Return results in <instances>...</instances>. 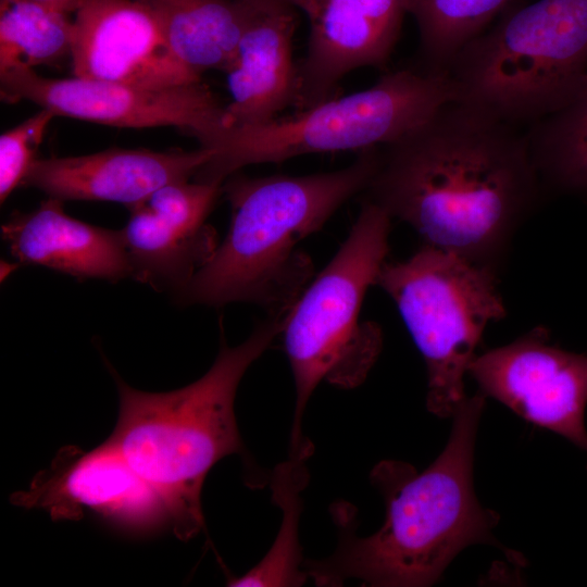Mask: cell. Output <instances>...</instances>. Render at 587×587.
<instances>
[{
  "instance_id": "obj_12",
  "label": "cell",
  "mask_w": 587,
  "mask_h": 587,
  "mask_svg": "<svg viewBox=\"0 0 587 587\" xmlns=\"http://www.w3.org/2000/svg\"><path fill=\"white\" fill-rule=\"evenodd\" d=\"M74 13V76L142 88L201 82L173 54L142 1L82 0Z\"/></svg>"
},
{
  "instance_id": "obj_23",
  "label": "cell",
  "mask_w": 587,
  "mask_h": 587,
  "mask_svg": "<svg viewBox=\"0 0 587 587\" xmlns=\"http://www.w3.org/2000/svg\"><path fill=\"white\" fill-rule=\"evenodd\" d=\"M57 115L41 108L0 136V200L3 203L20 185L36 160V152L50 122Z\"/></svg>"
},
{
  "instance_id": "obj_2",
  "label": "cell",
  "mask_w": 587,
  "mask_h": 587,
  "mask_svg": "<svg viewBox=\"0 0 587 587\" xmlns=\"http://www.w3.org/2000/svg\"><path fill=\"white\" fill-rule=\"evenodd\" d=\"M486 396L479 391L454 413L449 440L424 471L385 460L371 472L386 504L383 526L367 537L355 534V511L338 502L332 516L338 529L333 554L303 561L316 586L358 579L372 587L435 584L464 548L498 545L492 529L499 515L484 508L473 487L474 447Z\"/></svg>"
},
{
  "instance_id": "obj_16",
  "label": "cell",
  "mask_w": 587,
  "mask_h": 587,
  "mask_svg": "<svg viewBox=\"0 0 587 587\" xmlns=\"http://www.w3.org/2000/svg\"><path fill=\"white\" fill-rule=\"evenodd\" d=\"M253 11L225 70L230 101L222 127L268 123L295 105L298 64L292 57L296 8L274 1L252 2Z\"/></svg>"
},
{
  "instance_id": "obj_6",
  "label": "cell",
  "mask_w": 587,
  "mask_h": 587,
  "mask_svg": "<svg viewBox=\"0 0 587 587\" xmlns=\"http://www.w3.org/2000/svg\"><path fill=\"white\" fill-rule=\"evenodd\" d=\"M447 72L455 100L526 129L567 104L587 76V0L510 9Z\"/></svg>"
},
{
  "instance_id": "obj_9",
  "label": "cell",
  "mask_w": 587,
  "mask_h": 587,
  "mask_svg": "<svg viewBox=\"0 0 587 587\" xmlns=\"http://www.w3.org/2000/svg\"><path fill=\"white\" fill-rule=\"evenodd\" d=\"M3 101H29L55 115L117 127L175 126L198 140L223 126L225 105L201 82L142 88L90 79L43 77L32 68L0 74Z\"/></svg>"
},
{
  "instance_id": "obj_14",
  "label": "cell",
  "mask_w": 587,
  "mask_h": 587,
  "mask_svg": "<svg viewBox=\"0 0 587 587\" xmlns=\"http://www.w3.org/2000/svg\"><path fill=\"white\" fill-rule=\"evenodd\" d=\"M211 154L202 147L167 152L109 149L77 157L36 159L23 184L62 201H113L130 208L166 184L195 177Z\"/></svg>"
},
{
  "instance_id": "obj_11",
  "label": "cell",
  "mask_w": 587,
  "mask_h": 587,
  "mask_svg": "<svg viewBox=\"0 0 587 587\" xmlns=\"http://www.w3.org/2000/svg\"><path fill=\"white\" fill-rule=\"evenodd\" d=\"M469 373L485 396L587 451V353L549 345L539 327L476 355Z\"/></svg>"
},
{
  "instance_id": "obj_17",
  "label": "cell",
  "mask_w": 587,
  "mask_h": 587,
  "mask_svg": "<svg viewBox=\"0 0 587 587\" xmlns=\"http://www.w3.org/2000/svg\"><path fill=\"white\" fill-rule=\"evenodd\" d=\"M49 197L29 213H15L1 226L3 240L23 263L42 265L73 277L116 282L132 277L122 230L95 226L65 213Z\"/></svg>"
},
{
  "instance_id": "obj_1",
  "label": "cell",
  "mask_w": 587,
  "mask_h": 587,
  "mask_svg": "<svg viewBox=\"0 0 587 587\" xmlns=\"http://www.w3.org/2000/svg\"><path fill=\"white\" fill-rule=\"evenodd\" d=\"M540 184L525 128L452 100L378 148L363 195L426 246L485 263Z\"/></svg>"
},
{
  "instance_id": "obj_7",
  "label": "cell",
  "mask_w": 587,
  "mask_h": 587,
  "mask_svg": "<svg viewBox=\"0 0 587 587\" xmlns=\"http://www.w3.org/2000/svg\"><path fill=\"white\" fill-rule=\"evenodd\" d=\"M455 99L448 72L417 64L403 67L385 74L367 89L334 97L292 117H277L259 126L221 127L199 140L212 154L195 180L222 185L252 164L382 147Z\"/></svg>"
},
{
  "instance_id": "obj_21",
  "label": "cell",
  "mask_w": 587,
  "mask_h": 587,
  "mask_svg": "<svg viewBox=\"0 0 587 587\" xmlns=\"http://www.w3.org/2000/svg\"><path fill=\"white\" fill-rule=\"evenodd\" d=\"M307 460L289 457L274 469L271 489L283 513L279 532L265 557L242 576L229 578L227 586H300L308 579L298 540L301 492L309 482Z\"/></svg>"
},
{
  "instance_id": "obj_5",
  "label": "cell",
  "mask_w": 587,
  "mask_h": 587,
  "mask_svg": "<svg viewBox=\"0 0 587 587\" xmlns=\"http://www.w3.org/2000/svg\"><path fill=\"white\" fill-rule=\"evenodd\" d=\"M390 220L384 209L363 199L345 242L283 317L279 335L296 388L289 455L313 452L302 433V419L317 385L325 380L355 388L380 353V328L361 322L360 314L365 294L376 285L386 262Z\"/></svg>"
},
{
  "instance_id": "obj_3",
  "label": "cell",
  "mask_w": 587,
  "mask_h": 587,
  "mask_svg": "<svg viewBox=\"0 0 587 587\" xmlns=\"http://www.w3.org/2000/svg\"><path fill=\"white\" fill-rule=\"evenodd\" d=\"M378 148L359 152L348 166L304 176L250 177L238 172L222 184L232 209L224 240L177 299L222 307L255 303L284 317L313 274L299 243L320 230L351 197L364 191Z\"/></svg>"
},
{
  "instance_id": "obj_10",
  "label": "cell",
  "mask_w": 587,
  "mask_h": 587,
  "mask_svg": "<svg viewBox=\"0 0 587 587\" xmlns=\"http://www.w3.org/2000/svg\"><path fill=\"white\" fill-rule=\"evenodd\" d=\"M11 502L45 510L53 521H79L90 512L133 535L170 527L159 495L109 438L89 451L61 448L50 466L37 473L27 490L13 494Z\"/></svg>"
},
{
  "instance_id": "obj_22",
  "label": "cell",
  "mask_w": 587,
  "mask_h": 587,
  "mask_svg": "<svg viewBox=\"0 0 587 587\" xmlns=\"http://www.w3.org/2000/svg\"><path fill=\"white\" fill-rule=\"evenodd\" d=\"M510 0H409L420 36L421 67L447 72L458 53L484 33Z\"/></svg>"
},
{
  "instance_id": "obj_25",
  "label": "cell",
  "mask_w": 587,
  "mask_h": 587,
  "mask_svg": "<svg viewBox=\"0 0 587 587\" xmlns=\"http://www.w3.org/2000/svg\"><path fill=\"white\" fill-rule=\"evenodd\" d=\"M245 1H248V2H260V1H274V2H282V3H286V4H289L296 9H298L301 0H245Z\"/></svg>"
},
{
  "instance_id": "obj_18",
  "label": "cell",
  "mask_w": 587,
  "mask_h": 587,
  "mask_svg": "<svg viewBox=\"0 0 587 587\" xmlns=\"http://www.w3.org/2000/svg\"><path fill=\"white\" fill-rule=\"evenodd\" d=\"M155 16L176 59L201 77L225 72L253 11L245 0H140Z\"/></svg>"
},
{
  "instance_id": "obj_8",
  "label": "cell",
  "mask_w": 587,
  "mask_h": 587,
  "mask_svg": "<svg viewBox=\"0 0 587 587\" xmlns=\"http://www.w3.org/2000/svg\"><path fill=\"white\" fill-rule=\"evenodd\" d=\"M394 300L427 370L426 408L453 416L467 399L464 376L489 322L505 315L486 263L424 246L383 265L377 278Z\"/></svg>"
},
{
  "instance_id": "obj_13",
  "label": "cell",
  "mask_w": 587,
  "mask_h": 587,
  "mask_svg": "<svg viewBox=\"0 0 587 587\" xmlns=\"http://www.w3.org/2000/svg\"><path fill=\"white\" fill-rule=\"evenodd\" d=\"M309 22L298 64L300 112L335 97L339 82L365 66L384 67L399 39L409 0H301Z\"/></svg>"
},
{
  "instance_id": "obj_24",
  "label": "cell",
  "mask_w": 587,
  "mask_h": 587,
  "mask_svg": "<svg viewBox=\"0 0 587 587\" xmlns=\"http://www.w3.org/2000/svg\"><path fill=\"white\" fill-rule=\"evenodd\" d=\"M58 9L65 13L75 12L82 0H32Z\"/></svg>"
},
{
  "instance_id": "obj_19",
  "label": "cell",
  "mask_w": 587,
  "mask_h": 587,
  "mask_svg": "<svg viewBox=\"0 0 587 587\" xmlns=\"http://www.w3.org/2000/svg\"><path fill=\"white\" fill-rule=\"evenodd\" d=\"M525 132L541 184L587 195V76L567 104Z\"/></svg>"
},
{
  "instance_id": "obj_4",
  "label": "cell",
  "mask_w": 587,
  "mask_h": 587,
  "mask_svg": "<svg viewBox=\"0 0 587 587\" xmlns=\"http://www.w3.org/2000/svg\"><path fill=\"white\" fill-rule=\"evenodd\" d=\"M282 322L270 316L235 347L223 340L210 370L172 391L135 389L105 361L120 399L109 439L159 495L170 528L182 540L203 529L201 490L210 470L234 453L252 464L238 430L235 397L246 371L279 336Z\"/></svg>"
},
{
  "instance_id": "obj_20",
  "label": "cell",
  "mask_w": 587,
  "mask_h": 587,
  "mask_svg": "<svg viewBox=\"0 0 587 587\" xmlns=\"http://www.w3.org/2000/svg\"><path fill=\"white\" fill-rule=\"evenodd\" d=\"M74 21L32 0H0V74L71 57Z\"/></svg>"
},
{
  "instance_id": "obj_15",
  "label": "cell",
  "mask_w": 587,
  "mask_h": 587,
  "mask_svg": "<svg viewBox=\"0 0 587 587\" xmlns=\"http://www.w3.org/2000/svg\"><path fill=\"white\" fill-rule=\"evenodd\" d=\"M122 229L132 277L158 290L179 292L217 247L207 223L212 205L184 189L165 190L128 208Z\"/></svg>"
}]
</instances>
